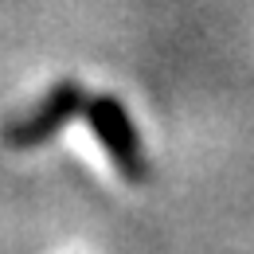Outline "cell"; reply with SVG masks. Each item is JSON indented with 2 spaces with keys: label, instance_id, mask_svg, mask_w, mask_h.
<instances>
[{
  "label": "cell",
  "instance_id": "6da1fadb",
  "mask_svg": "<svg viewBox=\"0 0 254 254\" xmlns=\"http://www.w3.org/2000/svg\"><path fill=\"white\" fill-rule=\"evenodd\" d=\"M82 118H86V126L94 129V137H98V145L106 149V157L118 164V172L126 180H145V172H149L145 145H141V133H137L126 106L114 94H94V98H86Z\"/></svg>",
  "mask_w": 254,
  "mask_h": 254
},
{
  "label": "cell",
  "instance_id": "7a4b0ae2",
  "mask_svg": "<svg viewBox=\"0 0 254 254\" xmlns=\"http://www.w3.org/2000/svg\"><path fill=\"white\" fill-rule=\"evenodd\" d=\"M86 98H90V94H86L78 82H70V78L59 82V86H51L28 114H20L16 122L4 126V141H8L12 149H35V145H47L55 133H63V129L86 110Z\"/></svg>",
  "mask_w": 254,
  "mask_h": 254
}]
</instances>
